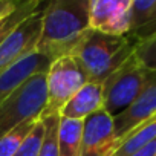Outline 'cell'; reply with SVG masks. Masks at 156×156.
I'll use <instances>...</instances> for the list:
<instances>
[{
    "mask_svg": "<svg viewBox=\"0 0 156 156\" xmlns=\"http://www.w3.org/2000/svg\"><path fill=\"white\" fill-rule=\"evenodd\" d=\"M89 0H54L41 11V28L35 52L51 61L70 55L89 29Z\"/></svg>",
    "mask_w": 156,
    "mask_h": 156,
    "instance_id": "1",
    "label": "cell"
},
{
    "mask_svg": "<svg viewBox=\"0 0 156 156\" xmlns=\"http://www.w3.org/2000/svg\"><path fill=\"white\" fill-rule=\"evenodd\" d=\"M135 52V46L126 37H115L87 29L83 38L70 52L87 83L103 84L106 78L115 72Z\"/></svg>",
    "mask_w": 156,
    "mask_h": 156,
    "instance_id": "2",
    "label": "cell"
},
{
    "mask_svg": "<svg viewBox=\"0 0 156 156\" xmlns=\"http://www.w3.org/2000/svg\"><path fill=\"white\" fill-rule=\"evenodd\" d=\"M46 106V73H37L0 103V136L38 119Z\"/></svg>",
    "mask_w": 156,
    "mask_h": 156,
    "instance_id": "3",
    "label": "cell"
},
{
    "mask_svg": "<svg viewBox=\"0 0 156 156\" xmlns=\"http://www.w3.org/2000/svg\"><path fill=\"white\" fill-rule=\"evenodd\" d=\"M144 76L145 69L133 54L103 81V109L112 116L126 110L141 92Z\"/></svg>",
    "mask_w": 156,
    "mask_h": 156,
    "instance_id": "4",
    "label": "cell"
},
{
    "mask_svg": "<svg viewBox=\"0 0 156 156\" xmlns=\"http://www.w3.org/2000/svg\"><path fill=\"white\" fill-rule=\"evenodd\" d=\"M86 83V75L70 55L54 60L46 72V106L43 115H60L66 103Z\"/></svg>",
    "mask_w": 156,
    "mask_h": 156,
    "instance_id": "5",
    "label": "cell"
},
{
    "mask_svg": "<svg viewBox=\"0 0 156 156\" xmlns=\"http://www.w3.org/2000/svg\"><path fill=\"white\" fill-rule=\"evenodd\" d=\"M41 28V11H34L0 41V73L35 51Z\"/></svg>",
    "mask_w": 156,
    "mask_h": 156,
    "instance_id": "6",
    "label": "cell"
},
{
    "mask_svg": "<svg viewBox=\"0 0 156 156\" xmlns=\"http://www.w3.org/2000/svg\"><path fill=\"white\" fill-rule=\"evenodd\" d=\"M130 8L132 0H89V29L126 37L130 28Z\"/></svg>",
    "mask_w": 156,
    "mask_h": 156,
    "instance_id": "7",
    "label": "cell"
},
{
    "mask_svg": "<svg viewBox=\"0 0 156 156\" xmlns=\"http://www.w3.org/2000/svg\"><path fill=\"white\" fill-rule=\"evenodd\" d=\"M118 142L113 116L104 109L84 119L80 156H113Z\"/></svg>",
    "mask_w": 156,
    "mask_h": 156,
    "instance_id": "8",
    "label": "cell"
},
{
    "mask_svg": "<svg viewBox=\"0 0 156 156\" xmlns=\"http://www.w3.org/2000/svg\"><path fill=\"white\" fill-rule=\"evenodd\" d=\"M156 115V72L145 69L144 86L133 103L113 116V127L118 141L132 129Z\"/></svg>",
    "mask_w": 156,
    "mask_h": 156,
    "instance_id": "9",
    "label": "cell"
},
{
    "mask_svg": "<svg viewBox=\"0 0 156 156\" xmlns=\"http://www.w3.org/2000/svg\"><path fill=\"white\" fill-rule=\"evenodd\" d=\"M52 61L46 55L34 51L3 70L0 73V103L6 100L23 83H26L31 76L37 73H46Z\"/></svg>",
    "mask_w": 156,
    "mask_h": 156,
    "instance_id": "10",
    "label": "cell"
},
{
    "mask_svg": "<svg viewBox=\"0 0 156 156\" xmlns=\"http://www.w3.org/2000/svg\"><path fill=\"white\" fill-rule=\"evenodd\" d=\"M156 37V0H132L130 28L126 38L136 48Z\"/></svg>",
    "mask_w": 156,
    "mask_h": 156,
    "instance_id": "11",
    "label": "cell"
},
{
    "mask_svg": "<svg viewBox=\"0 0 156 156\" xmlns=\"http://www.w3.org/2000/svg\"><path fill=\"white\" fill-rule=\"evenodd\" d=\"M103 87L98 83H86L61 109L60 116L84 121L90 115L103 110Z\"/></svg>",
    "mask_w": 156,
    "mask_h": 156,
    "instance_id": "12",
    "label": "cell"
},
{
    "mask_svg": "<svg viewBox=\"0 0 156 156\" xmlns=\"http://www.w3.org/2000/svg\"><path fill=\"white\" fill-rule=\"evenodd\" d=\"M156 139V115L145 119L135 129H132L127 135H124L119 142L118 148L113 156H130L139 148L145 147L147 144Z\"/></svg>",
    "mask_w": 156,
    "mask_h": 156,
    "instance_id": "13",
    "label": "cell"
},
{
    "mask_svg": "<svg viewBox=\"0 0 156 156\" xmlns=\"http://www.w3.org/2000/svg\"><path fill=\"white\" fill-rule=\"evenodd\" d=\"M84 121L60 116L58 156H80Z\"/></svg>",
    "mask_w": 156,
    "mask_h": 156,
    "instance_id": "14",
    "label": "cell"
},
{
    "mask_svg": "<svg viewBox=\"0 0 156 156\" xmlns=\"http://www.w3.org/2000/svg\"><path fill=\"white\" fill-rule=\"evenodd\" d=\"M43 119V138L40 144L38 156H58V124L60 115H41Z\"/></svg>",
    "mask_w": 156,
    "mask_h": 156,
    "instance_id": "15",
    "label": "cell"
},
{
    "mask_svg": "<svg viewBox=\"0 0 156 156\" xmlns=\"http://www.w3.org/2000/svg\"><path fill=\"white\" fill-rule=\"evenodd\" d=\"M35 121L37 119L26 121V122L17 126L16 129H12L11 132L5 133L3 136H0V156H14L16 151L19 150V147L23 144V141L29 135Z\"/></svg>",
    "mask_w": 156,
    "mask_h": 156,
    "instance_id": "16",
    "label": "cell"
},
{
    "mask_svg": "<svg viewBox=\"0 0 156 156\" xmlns=\"http://www.w3.org/2000/svg\"><path fill=\"white\" fill-rule=\"evenodd\" d=\"M40 8V2L37 0H28V2H20L14 12H11L5 22V25L0 28V41H2L20 22H23L26 17H29L34 11Z\"/></svg>",
    "mask_w": 156,
    "mask_h": 156,
    "instance_id": "17",
    "label": "cell"
},
{
    "mask_svg": "<svg viewBox=\"0 0 156 156\" xmlns=\"http://www.w3.org/2000/svg\"><path fill=\"white\" fill-rule=\"evenodd\" d=\"M43 130H44V126H43V119L40 116L35 121L29 135L26 136V139L19 147V150L16 151L14 156H38L40 144H41V138H43Z\"/></svg>",
    "mask_w": 156,
    "mask_h": 156,
    "instance_id": "18",
    "label": "cell"
},
{
    "mask_svg": "<svg viewBox=\"0 0 156 156\" xmlns=\"http://www.w3.org/2000/svg\"><path fill=\"white\" fill-rule=\"evenodd\" d=\"M135 57L147 70L156 72V37L135 48Z\"/></svg>",
    "mask_w": 156,
    "mask_h": 156,
    "instance_id": "19",
    "label": "cell"
},
{
    "mask_svg": "<svg viewBox=\"0 0 156 156\" xmlns=\"http://www.w3.org/2000/svg\"><path fill=\"white\" fill-rule=\"evenodd\" d=\"M19 3L20 2H16V0H0V20L14 12Z\"/></svg>",
    "mask_w": 156,
    "mask_h": 156,
    "instance_id": "20",
    "label": "cell"
},
{
    "mask_svg": "<svg viewBox=\"0 0 156 156\" xmlns=\"http://www.w3.org/2000/svg\"><path fill=\"white\" fill-rule=\"evenodd\" d=\"M130 156H156V139L150 144H147L145 147L139 148L138 151H135Z\"/></svg>",
    "mask_w": 156,
    "mask_h": 156,
    "instance_id": "21",
    "label": "cell"
}]
</instances>
